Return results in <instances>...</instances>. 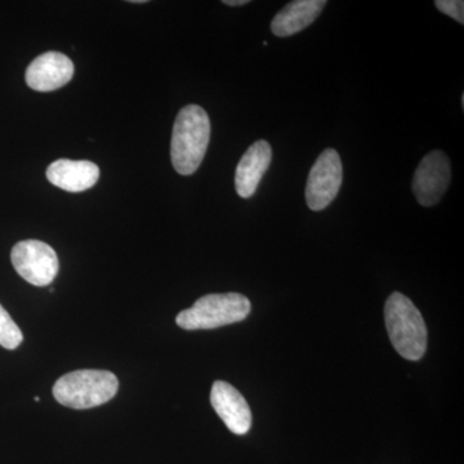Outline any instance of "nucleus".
I'll use <instances>...</instances> for the list:
<instances>
[{
    "label": "nucleus",
    "mask_w": 464,
    "mask_h": 464,
    "mask_svg": "<svg viewBox=\"0 0 464 464\" xmlns=\"http://www.w3.org/2000/svg\"><path fill=\"white\" fill-rule=\"evenodd\" d=\"M210 140V121L198 105L181 109L173 125L170 158L177 173L190 176L203 163Z\"/></svg>",
    "instance_id": "1"
},
{
    "label": "nucleus",
    "mask_w": 464,
    "mask_h": 464,
    "mask_svg": "<svg viewBox=\"0 0 464 464\" xmlns=\"http://www.w3.org/2000/svg\"><path fill=\"white\" fill-rule=\"evenodd\" d=\"M384 320L393 348L411 362L422 359L427 350V326L420 310L401 293H392L384 306Z\"/></svg>",
    "instance_id": "2"
},
{
    "label": "nucleus",
    "mask_w": 464,
    "mask_h": 464,
    "mask_svg": "<svg viewBox=\"0 0 464 464\" xmlns=\"http://www.w3.org/2000/svg\"><path fill=\"white\" fill-rule=\"evenodd\" d=\"M118 390V378L111 372L83 369L58 378L53 396L61 405L83 411L106 404L114 399Z\"/></svg>",
    "instance_id": "3"
},
{
    "label": "nucleus",
    "mask_w": 464,
    "mask_h": 464,
    "mask_svg": "<svg viewBox=\"0 0 464 464\" xmlns=\"http://www.w3.org/2000/svg\"><path fill=\"white\" fill-rule=\"evenodd\" d=\"M250 301L239 293L207 295L194 306L183 310L176 317L177 325L186 331H206L243 322L249 315Z\"/></svg>",
    "instance_id": "4"
},
{
    "label": "nucleus",
    "mask_w": 464,
    "mask_h": 464,
    "mask_svg": "<svg viewBox=\"0 0 464 464\" xmlns=\"http://www.w3.org/2000/svg\"><path fill=\"white\" fill-rule=\"evenodd\" d=\"M11 261L17 274L35 286L50 285L58 274L57 253L39 240H24L14 246Z\"/></svg>",
    "instance_id": "5"
},
{
    "label": "nucleus",
    "mask_w": 464,
    "mask_h": 464,
    "mask_svg": "<svg viewBox=\"0 0 464 464\" xmlns=\"http://www.w3.org/2000/svg\"><path fill=\"white\" fill-rule=\"evenodd\" d=\"M343 179L340 154L334 149L324 150L311 168L306 185V201L311 210L320 212L337 198Z\"/></svg>",
    "instance_id": "6"
},
{
    "label": "nucleus",
    "mask_w": 464,
    "mask_h": 464,
    "mask_svg": "<svg viewBox=\"0 0 464 464\" xmlns=\"http://www.w3.org/2000/svg\"><path fill=\"white\" fill-rule=\"evenodd\" d=\"M450 160L441 150H435L422 159L414 173L415 199L423 207H432L441 200L450 185Z\"/></svg>",
    "instance_id": "7"
},
{
    "label": "nucleus",
    "mask_w": 464,
    "mask_h": 464,
    "mask_svg": "<svg viewBox=\"0 0 464 464\" xmlns=\"http://www.w3.org/2000/svg\"><path fill=\"white\" fill-rule=\"evenodd\" d=\"M72 61L60 52H47L27 67L26 83L36 92H52L63 87L74 76Z\"/></svg>",
    "instance_id": "8"
},
{
    "label": "nucleus",
    "mask_w": 464,
    "mask_h": 464,
    "mask_svg": "<svg viewBox=\"0 0 464 464\" xmlns=\"http://www.w3.org/2000/svg\"><path fill=\"white\" fill-rule=\"evenodd\" d=\"M210 402L227 429L235 435H246L252 426V411L239 391L224 381L213 383Z\"/></svg>",
    "instance_id": "9"
},
{
    "label": "nucleus",
    "mask_w": 464,
    "mask_h": 464,
    "mask_svg": "<svg viewBox=\"0 0 464 464\" xmlns=\"http://www.w3.org/2000/svg\"><path fill=\"white\" fill-rule=\"evenodd\" d=\"M273 160V149L265 140L253 143L241 157L235 173V188L243 199H249L256 194L262 177Z\"/></svg>",
    "instance_id": "10"
},
{
    "label": "nucleus",
    "mask_w": 464,
    "mask_h": 464,
    "mask_svg": "<svg viewBox=\"0 0 464 464\" xmlns=\"http://www.w3.org/2000/svg\"><path fill=\"white\" fill-rule=\"evenodd\" d=\"M47 179L52 185L67 192L90 190L100 179V168L88 160L60 159L47 169Z\"/></svg>",
    "instance_id": "11"
},
{
    "label": "nucleus",
    "mask_w": 464,
    "mask_h": 464,
    "mask_svg": "<svg viewBox=\"0 0 464 464\" xmlns=\"http://www.w3.org/2000/svg\"><path fill=\"white\" fill-rule=\"evenodd\" d=\"M325 0H295L274 17L271 32L279 38L295 35L310 26L322 14Z\"/></svg>",
    "instance_id": "12"
},
{
    "label": "nucleus",
    "mask_w": 464,
    "mask_h": 464,
    "mask_svg": "<svg viewBox=\"0 0 464 464\" xmlns=\"http://www.w3.org/2000/svg\"><path fill=\"white\" fill-rule=\"evenodd\" d=\"M24 341V334L5 308L0 304V346L16 350Z\"/></svg>",
    "instance_id": "13"
},
{
    "label": "nucleus",
    "mask_w": 464,
    "mask_h": 464,
    "mask_svg": "<svg viewBox=\"0 0 464 464\" xmlns=\"http://www.w3.org/2000/svg\"><path fill=\"white\" fill-rule=\"evenodd\" d=\"M436 8L447 16L454 18L457 23L464 24V3L462 0H438Z\"/></svg>",
    "instance_id": "14"
},
{
    "label": "nucleus",
    "mask_w": 464,
    "mask_h": 464,
    "mask_svg": "<svg viewBox=\"0 0 464 464\" xmlns=\"http://www.w3.org/2000/svg\"><path fill=\"white\" fill-rule=\"evenodd\" d=\"M248 0H224V5H231V7H239V5H248Z\"/></svg>",
    "instance_id": "15"
},
{
    "label": "nucleus",
    "mask_w": 464,
    "mask_h": 464,
    "mask_svg": "<svg viewBox=\"0 0 464 464\" xmlns=\"http://www.w3.org/2000/svg\"><path fill=\"white\" fill-rule=\"evenodd\" d=\"M130 3H134V5H142V3H148L146 0H130Z\"/></svg>",
    "instance_id": "16"
}]
</instances>
